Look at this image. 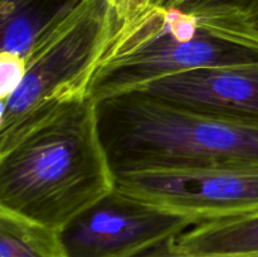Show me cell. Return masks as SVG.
<instances>
[{"label":"cell","mask_w":258,"mask_h":257,"mask_svg":"<svg viewBox=\"0 0 258 257\" xmlns=\"http://www.w3.org/2000/svg\"><path fill=\"white\" fill-rule=\"evenodd\" d=\"M118 25L116 42L123 39L149 19L169 7L170 0H105Z\"/></svg>","instance_id":"11"},{"label":"cell","mask_w":258,"mask_h":257,"mask_svg":"<svg viewBox=\"0 0 258 257\" xmlns=\"http://www.w3.org/2000/svg\"><path fill=\"white\" fill-rule=\"evenodd\" d=\"M256 65L258 29L246 10L168 7L113 45L93 77L90 98L98 103L189 71Z\"/></svg>","instance_id":"3"},{"label":"cell","mask_w":258,"mask_h":257,"mask_svg":"<svg viewBox=\"0 0 258 257\" xmlns=\"http://www.w3.org/2000/svg\"><path fill=\"white\" fill-rule=\"evenodd\" d=\"M141 91L198 110L258 120V65L189 71Z\"/></svg>","instance_id":"7"},{"label":"cell","mask_w":258,"mask_h":257,"mask_svg":"<svg viewBox=\"0 0 258 257\" xmlns=\"http://www.w3.org/2000/svg\"><path fill=\"white\" fill-rule=\"evenodd\" d=\"M116 174L206 166H258V120L198 110L136 91L97 103Z\"/></svg>","instance_id":"2"},{"label":"cell","mask_w":258,"mask_h":257,"mask_svg":"<svg viewBox=\"0 0 258 257\" xmlns=\"http://www.w3.org/2000/svg\"><path fill=\"white\" fill-rule=\"evenodd\" d=\"M174 239V238H173ZM173 239L150 249L139 257H258V254H197L179 251L174 247Z\"/></svg>","instance_id":"13"},{"label":"cell","mask_w":258,"mask_h":257,"mask_svg":"<svg viewBox=\"0 0 258 257\" xmlns=\"http://www.w3.org/2000/svg\"><path fill=\"white\" fill-rule=\"evenodd\" d=\"M179 251L197 254H258V214L202 222L173 241Z\"/></svg>","instance_id":"9"},{"label":"cell","mask_w":258,"mask_h":257,"mask_svg":"<svg viewBox=\"0 0 258 257\" xmlns=\"http://www.w3.org/2000/svg\"><path fill=\"white\" fill-rule=\"evenodd\" d=\"M115 190L60 229L68 257H139L198 224Z\"/></svg>","instance_id":"6"},{"label":"cell","mask_w":258,"mask_h":257,"mask_svg":"<svg viewBox=\"0 0 258 257\" xmlns=\"http://www.w3.org/2000/svg\"><path fill=\"white\" fill-rule=\"evenodd\" d=\"M116 189L199 223L258 214V166L125 171Z\"/></svg>","instance_id":"5"},{"label":"cell","mask_w":258,"mask_h":257,"mask_svg":"<svg viewBox=\"0 0 258 257\" xmlns=\"http://www.w3.org/2000/svg\"><path fill=\"white\" fill-rule=\"evenodd\" d=\"M82 0H0V54L22 58Z\"/></svg>","instance_id":"8"},{"label":"cell","mask_w":258,"mask_h":257,"mask_svg":"<svg viewBox=\"0 0 258 257\" xmlns=\"http://www.w3.org/2000/svg\"><path fill=\"white\" fill-rule=\"evenodd\" d=\"M247 14H248L249 20L253 23L254 27L258 29V3H256L253 7H251L248 10H247Z\"/></svg>","instance_id":"14"},{"label":"cell","mask_w":258,"mask_h":257,"mask_svg":"<svg viewBox=\"0 0 258 257\" xmlns=\"http://www.w3.org/2000/svg\"><path fill=\"white\" fill-rule=\"evenodd\" d=\"M256 3H258V0H170L169 7L179 8V9L183 10H194L213 7H228L237 8V9H242L247 12Z\"/></svg>","instance_id":"12"},{"label":"cell","mask_w":258,"mask_h":257,"mask_svg":"<svg viewBox=\"0 0 258 257\" xmlns=\"http://www.w3.org/2000/svg\"><path fill=\"white\" fill-rule=\"evenodd\" d=\"M117 32L116 18L105 0H82L38 38L24 59L19 85L0 98V153L64 108L90 97L93 77Z\"/></svg>","instance_id":"4"},{"label":"cell","mask_w":258,"mask_h":257,"mask_svg":"<svg viewBox=\"0 0 258 257\" xmlns=\"http://www.w3.org/2000/svg\"><path fill=\"white\" fill-rule=\"evenodd\" d=\"M0 257H68L59 229L0 207Z\"/></svg>","instance_id":"10"},{"label":"cell","mask_w":258,"mask_h":257,"mask_svg":"<svg viewBox=\"0 0 258 257\" xmlns=\"http://www.w3.org/2000/svg\"><path fill=\"white\" fill-rule=\"evenodd\" d=\"M116 179L88 97L0 153V207L60 231L112 193Z\"/></svg>","instance_id":"1"}]
</instances>
